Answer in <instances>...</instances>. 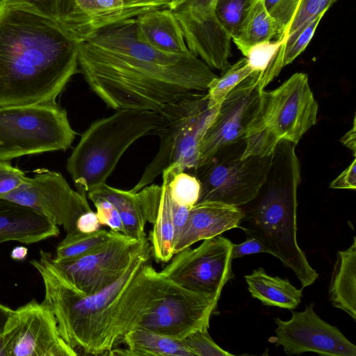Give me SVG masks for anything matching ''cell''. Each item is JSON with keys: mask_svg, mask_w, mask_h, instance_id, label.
Here are the masks:
<instances>
[{"mask_svg": "<svg viewBox=\"0 0 356 356\" xmlns=\"http://www.w3.org/2000/svg\"><path fill=\"white\" fill-rule=\"evenodd\" d=\"M28 254V249L24 246H17L10 252V257L16 261L24 260Z\"/></svg>", "mask_w": 356, "mask_h": 356, "instance_id": "f6af8a7d", "label": "cell"}, {"mask_svg": "<svg viewBox=\"0 0 356 356\" xmlns=\"http://www.w3.org/2000/svg\"><path fill=\"white\" fill-rule=\"evenodd\" d=\"M76 136L56 103L0 107V161L66 150Z\"/></svg>", "mask_w": 356, "mask_h": 356, "instance_id": "ba28073f", "label": "cell"}, {"mask_svg": "<svg viewBox=\"0 0 356 356\" xmlns=\"http://www.w3.org/2000/svg\"><path fill=\"white\" fill-rule=\"evenodd\" d=\"M318 110L307 74L295 73L278 88L262 90L258 112L244 138L241 158L270 154L281 140L297 145L316 124Z\"/></svg>", "mask_w": 356, "mask_h": 356, "instance_id": "8992f818", "label": "cell"}, {"mask_svg": "<svg viewBox=\"0 0 356 356\" xmlns=\"http://www.w3.org/2000/svg\"><path fill=\"white\" fill-rule=\"evenodd\" d=\"M279 29L266 10L262 0H257L248 12L237 33L232 38L243 55L252 46L277 40Z\"/></svg>", "mask_w": 356, "mask_h": 356, "instance_id": "484cf974", "label": "cell"}, {"mask_svg": "<svg viewBox=\"0 0 356 356\" xmlns=\"http://www.w3.org/2000/svg\"><path fill=\"white\" fill-rule=\"evenodd\" d=\"M255 72L245 57L230 65L222 76H217L210 83L207 91L209 105H220L235 86Z\"/></svg>", "mask_w": 356, "mask_h": 356, "instance_id": "f1b7e54d", "label": "cell"}, {"mask_svg": "<svg viewBox=\"0 0 356 356\" xmlns=\"http://www.w3.org/2000/svg\"><path fill=\"white\" fill-rule=\"evenodd\" d=\"M217 0H179L172 10L181 29L202 27L213 29L220 24L215 13Z\"/></svg>", "mask_w": 356, "mask_h": 356, "instance_id": "4316f807", "label": "cell"}, {"mask_svg": "<svg viewBox=\"0 0 356 356\" xmlns=\"http://www.w3.org/2000/svg\"><path fill=\"white\" fill-rule=\"evenodd\" d=\"M261 252L272 254L270 250L261 241L255 237H247L244 242L239 244H233L232 257V259H236Z\"/></svg>", "mask_w": 356, "mask_h": 356, "instance_id": "74e56055", "label": "cell"}, {"mask_svg": "<svg viewBox=\"0 0 356 356\" xmlns=\"http://www.w3.org/2000/svg\"><path fill=\"white\" fill-rule=\"evenodd\" d=\"M177 1H179V0H176L175 2ZM175 2H174V3H175ZM171 6H172V5H171Z\"/></svg>", "mask_w": 356, "mask_h": 356, "instance_id": "c3c4849f", "label": "cell"}, {"mask_svg": "<svg viewBox=\"0 0 356 356\" xmlns=\"http://www.w3.org/2000/svg\"><path fill=\"white\" fill-rule=\"evenodd\" d=\"M251 296L266 306L293 309L300 303L302 289L295 287L288 279L273 277L262 268L245 276Z\"/></svg>", "mask_w": 356, "mask_h": 356, "instance_id": "cb8c5ba5", "label": "cell"}, {"mask_svg": "<svg viewBox=\"0 0 356 356\" xmlns=\"http://www.w3.org/2000/svg\"><path fill=\"white\" fill-rule=\"evenodd\" d=\"M232 245L220 235L203 240L195 248L188 247L175 254L159 273L186 289L219 298L225 284L234 277Z\"/></svg>", "mask_w": 356, "mask_h": 356, "instance_id": "4fadbf2b", "label": "cell"}, {"mask_svg": "<svg viewBox=\"0 0 356 356\" xmlns=\"http://www.w3.org/2000/svg\"><path fill=\"white\" fill-rule=\"evenodd\" d=\"M355 115L353 118L352 128L346 132L340 139V142L347 148L350 149L354 157L356 153V129H355Z\"/></svg>", "mask_w": 356, "mask_h": 356, "instance_id": "7bdbcfd3", "label": "cell"}, {"mask_svg": "<svg viewBox=\"0 0 356 356\" xmlns=\"http://www.w3.org/2000/svg\"><path fill=\"white\" fill-rule=\"evenodd\" d=\"M112 230L100 229L92 233H83L79 230L67 233L58 244L56 261H64L81 257L106 242L112 236Z\"/></svg>", "mask_w": 356, "mask_h": 356, "instance_id": "83f0119b", "label": "cell"}, {"mask_svg": "<svg viewBox=\"0 0 356 356\" xmlns=\"http://www.w3.org/2000/svg\"><path fill=\"white\" fill-rule=\"evenodd\" d=\"M125 348H114L107 355L195 356L183 339L173 338L142 327H134L122 337Z\"/></svg>", "mask_w": 356, "mask_h": 356, "instance_id": "7402d4cb", "label": "cell"}, {"mask_svg": "<svg viewBox=\"0 0 356 356\" xmlns=\"http://www.w3.org/2000/svg\"><path fill=\"white\" fill-rule=\"evenodd\" d=\"M78 62L91 90L109 108L160 112L206 92L218 76L193 54L159 51L136 36V17L107 26L79 43Z\"/></svg>", "mask_w": 356, "mask_h": 356, "instance_id": "6da1fadb", "label": "cell"}, {"mask_svg": "<svg viewBox=\"0 0 356 356\" xmlns=\"http://www.w3.org/2000/svg\"><path fill=\"white\" fill-rule=\"evenodd\" d=\"M59 234L58 226L34 210L0 199V245L8 241L30 245Z\"/></svg>", "mask_w": 356, "mask_h": 356, "instance_id": "ffe728a7", "label": "cell"}, {"mask_svg": "<svg viewBox=\"0 0 356 356\" xmlns=\"http://www.w3.org/2000/svg\"><path fill=\"white\" fill-rule=\"evenodd\" d=\"M289 321L274 319L275 335L269 341L282 346L289 355L313 352L326 356H355L356 346L336 327L321 319L314 311V303L302 312L291 309Z\"/></svg>", "mask_w": 356, "mask_h": 356, "instance_id": "2e32d148", "label": "cell"}, {"mask_svg": "<svg viewBox=\"0 0 356 356\" xmlns=\"http://www.w3.org/2000/svg\"><path fill=\"white\" fill-rule=\"evenodd\" d=\"M243 217L240 207L207 201L193 206L185 226L174 245V254L194 243L213 238L233 228H238Z\"/></svg>", "mask_w": 356, "mask_h": 356, "instance_id": "d6986e66", "label": "cell"}, {"mask_svg": "<svg viewBox=\"0 0 356 356\" xmlns=\"http://www.w3.org/2000/svg\"><path fill=\"white\" fill-rule=\"evenodd\" d=\"M260 75L255 72L248 76L222 101L201 143L197 168L225 147L244 140L259 108Z\"/></svg>", "mask_w": 356, "mask_h": 356, "instance_id": "9a60e30c", "label": "cell"}, {"mask_svg": "<svg viewBox=\"0 0 356 356\" xmlns=\"http://www.w3.org/2000/svg\"><path fill=\"white\" fill-rule=\"evenodd\" d=\"M96 212L90 210L82 213L77 219L76 229L83 233H92L101 229Z\"/></svg>", "mask_w": 356, "mask_h": 356, "instance_id": "b9f144b4", "label": "cell"}, {"mask_svg": "<svg viewBox=\"0 0 356 356\" xmlns=\"http://www.w3.org/2000/svg\"><path fill=\"white\" fill-rule=\"evenodd\" d=\"M169 182L171 200L181 206L191 208L197 203L200 194V183L196 176L183 171L173 165Z\"/></svg>", "mask_w": 356, "mask_h": 356, "instance_id": "f546056e", "label": "cell"}, {"mask_svg": "<svg viewBox=\"0 0 356 356\" xmlns=\"http://www.w3.org/2000/svg\"><path fill=\"white\" fill-rule=\"evenodd\" d=\"M300 181L298 159L275 156L257 196L239 207L243 217L238 228L247 237H255L268 247L272 255L293 271L303 289L314 284L318 274L297 242V190Z\"/></svg>", "mask_w": 356, "mask_h": 356, "instance_id": "277c9868", "label": "cell"}, {"mask_svg": "<svg viewBox=\"0 0 356 356\" xmlns=\"http://www.w3.org/2000/svg\"><path fill=\"white\" fill-rule=\"evenodd\" d=\"M147 239L139 241L113 231L106 242L81 257L56 261L52 255L51 260L76 291L91 295L116 282Z\"/></svg>", "mask_w": 356, "mask_h": 356, "instance_id": "8fae6325", "label": "cell"}, {"mask_svg": "<svg viewBox=\"0 0 356 356\" xmlns=\"http://www.w3.org/2000/svg\"><path fill=\"white\" fill-rule=\"evenodd\" d=\"M244 140L227 146L198 168L200 183L198 202L215 201L241 207L252 200L265 181L273 153L241 158Z\"/></svg>", "mask_w": 356, "mask_h": 356, "instance_id": "9c48e42d", "label": "cell"}, {"mask_svg": "<svg viewBox=\"0 0 356 356\" xmlns=\"http://www.w3.org/2000/svg\"><path fill=\"white\" fill-rule=\"evenodd\" d=\"M0 356H6V354L2 348L1 339H0Z\"/></svg>", "mask_w": 356, "mask_h": 356, "instance_id": "7dc6e473", "label": "cell"}, {"mask_svg": "<svg viewBox=\"0 0 356 356\" xmlns=\"http://www.w3.org/2000/svg\"><path fill=\"white\" fill-rule=\"evenodd\" d=\"M24 172L7 161H0V199L20 187L27 179Z\"/></svg>", "mask_w": 356, "mask_h": 356, "instance_id": "d590c367", "label": "cell"}, {"mask_svg": "<svg viewBox=\"0 0 356 356\" xmlns=\"http://www.w3.org/2000/svg\"><path fill=\"white\" fill-rule=\"evenodd\" d=\"M171 165L162 172L161 200L156 218L149 238L152 257L156 262L167 263L174 256L175 229L171 213L169 182L172 174Z\"/></svg>", "mask_w": 356, "mask_h": 356, "instance_id": "d4e9b609", "label": "cell"}, {"mask_svg": "<svg viewBox=\"0 0 356 356\" xmlns=\"http://www.w3.org/2000/svg\"><path fill=\"white\" fill-rule=\"evenodd\" d=\"M283 41L270 40L256 44L250 47L243 56L251 67L261 75L276 55Z\"/></svg>", "mask_w": 356, "mask_h": 356, "instance_id": "836d02e7", "label": "cell"}, {"mask_svg": "<svg viewBox=\"0 0 356 356\" xmlns=\"http://www.w3.org/2000/svg\"><path fill=\"white\" fill-rule=\"evenodd\" d=\"M330 188L353 189L356 188V159L355 157L350 164L330 184Z\"/></svg>", "mask_w": 356, "mask_h": 356, "instance_id": "f35d334b", "label": "cell"}, {"mask_svg": "<svg viewBox=\"0 0 356 356\" xmlns=\"http://www.w3.org/2000/svg\"><path fill=\"white\" fill-rule=\"evenodd\" d=\"M139 15L122 0H55L53 17L80 43L107 26Z\"/></svg>", "mask_w": 356, "mask_h": 356, "instance_id": "e0dca14e", "label": "cell"}, {"mask_svg": "<svg viewBox=\"0 0 356 356\" xmlns=\"http://www.w3.org/2000/svg\"><path fill=\"white\" fill-rule=\"evenodd\" d=\"M183 340L195 356L233 355L214 342L208 332V328L197 330Z\"/></svg>", "mask_w": 356, "mask_h": 356, "instance_id": "e575fe53", "label": "cell"}, {"mask_svg": "<svg viewBox=\"0 0 356 356\" xmlns=\"http://www.w3.org/2000/svg\"><path fill=\"white\" fill-rule=\"evenodd\" d=\"M51 257V253L40 250L39 258L30 264L41 276L42 302L51 310L61 337L77 353L107 355L111 350L109 329L119 301L142 266L152 258L149 239L116 282L91 295L76 291Z\"/></svg>", "mask_w": 356, "mask_h": 356, "instance_id": "3957f363", "label": "cell"}, {"mask_svg": "<svg viewBox=\"0 0 356 356\" xmlns=\"http://www.w3.org/2000/svg\"><path fill=\"white\" fill-rule=\"evenodd\" d=\"M12 309L0 302V335L7 318L12 312Z\"/></svg>", "mask_w": 356, "mask_h": 356, "instance_id": "bcb514c9", "label": "cell"}, {"mask_svg": "<svg viewBox=\"0 0 356 356\" xmlns=\"http://www.w3.org/2000/svg\"><path fill=\"white\" fill-rule=\"evenodd\" d=\"M127 6L137 11L140 15L156 9L170 8L176 0H122Z\"/></svg>", "mask_w": 356, "mask_h": 356, "instance_id": "ab89813d", "label": "cell"}, {"mask_svg": "<svg viewBox=\"0 0 356 356\" xmlns=\"http://www.w3.org/2000/svg\"><path fill=\"white\" fill-rule=\"evenodd\" d=\"M136 36L140 42L165 54H191L179 22L170 8L150 10L136 17Z\"/></svg>", "mask_w": 356, "mask_h": 356, "instance_id": "44dd1931", "label": "cell"}, {"mask_svg": "<svg viewBox=\"0 0 356 356\" xmlns=\"http://www.w3.org/2000/svg\"><path fill=\"white\" fill-rule=\"evenodd\" d=\"M329 299L334 307L340 309L356 321V238L344 250H339L334 265Z\"/></svg>", "mask_w": 356, "mask_h": 356, "instance_id": "603a6c76", "label": "cell"}, {"mask_svg": "<svg viewBox=\"0 0 356 356\" xmlns=\"http://www.w3.org/2000/svg\"><path fill=\"white\" fill-rule=\"evenodd\" d=\"M161 122L159 112L134 109L118 110L92 122L67 162L76 191L87 197L88 192L106 184L129 146L153 134Z\"/></svg>", "mask_w": 356, "mask_h": 356, "instance_id": "5b68a950", "label": "cell"}, {"mask_svg": "<svg viewBox=\"0 0 356 356\" xmlns=\"http://www.w3.org/2000/svg\"><path fill=\"white\" fill-rule=\"evenodd\" d=\"M92 202L100 224L108 226L110 230L123 234L124 225L117 208L105 199H96Z\"/></svg>", "mask_w": 356, "mask_h": 356, "instance_id": "8d00e7d4", "label": "cell"}, {"mask_svg": "<svg viewBox=\"0 0 356 356\" xmlns=\"http://www.w3.org/2000/svg\"><path fill=\"white\" fill-rule=\"evenodd\" d=\"M161 193V187L156 184L147 185L134 193L103 184L88 192L87 198L91 201L105 199L111 202L122 218L123 234L140 241L147 238L146 223L153 224L156 218Z\"/></svg>", "mask_w": 356, "mask_h": 356, "instance_id": "ac0fdd59", "label": "cell"}, {"mask_svg": "<svg viewBox=\"0 0 356 356\" xmlns=\"http://www.w3.org/2000/svg\"><path fill=\"white\" fill-rule=\"evenodd\" d=\"M0 339L6 356L79 355L61 337L51 310L35 299L12 310Z\"/></svg>", "mask_w": 356, "mask_h": 356, "instance_id": "7c38bea8", "label": "cell"}, {"mask_svg": "<svg viewBox=\"0 0 356 356\" xmlns=\"http://www.w3.org/2000/svg\"><path fill=\"white\" fill-rule=\"evenodd\" d=\"M270 15L279 29L278 41L284 39L285 33L298 9L300 0H262Z\"/></svg>", "mask_w": 356, "mask_h": 356, "instance_id": "d6a6232c", "label": "cell"}, {"mask_svg": "<svg viewBox=\"0 0 356 356\" xmlns=\"http://www.w3.org/2000/svg\"><path fill=\"white\" fill-rule=\"evenodd\" d=\"M218 300L212 294L186 289L164 277L153 302L133 328L184 339L197 330L209 328Z\"/></svg>", "mask_w": 356, "mask_h": 356, "instance_id": "30bf717a", "label": "cell"}, {"mask_svg": "<svg viewBox=\"0 0 356 356\" xmlns=\"http://www.w3.org/2000/svg\"><path fill=\"white\" fill-rule=\"evenodd\" d=\"M336 1L300 0L296 14L285 33L283 40L314 17L321 14H325Z\"/></svg>", "mask_w": 356, "mask_h": 356, "instance_id": "1f68e13d", "label": "cell"}, {"mask_svg": "<svg viewBox=\"0 0 356 356\" xmlns=\"http://www.w3.org/2000/svg\"><path fill=\"white\" fill-rule=\"evenodd\" d=\"M220 105H209L206 92L185 98L161 110L159 112L161 122L153 132V135L160 138L159 150L130 191L138 192L173 165L195 175L201 143Z\"/></svg>", "mask_w": 356, "mask_h": 356, "instance_id": "52a82bcc", "label": "cell"}, {"mask_svg": "<svg viewBox=\"0 0 356 356\" xmlns=\"http://www.w3.org/2000/svg\"><path fill=\"white\" fill-rule=\"evenodd\" d=\"M78 46L54 17L0 0V107L56 103L77 72Z\"/></svg>", "mask_w": 356, "mask_h": 356, "instance_id": "7a4b0ae2", "label": "cell"}, {"mask_svg": "<svg viewBox=\"0 0 356 356\" xmlns=\"http://www.w3.org/2000/svg\"><path fill=\"white\" fill-rule=\"evenodd\" d=\"M24 1L53 17L55 0H19Z\"/></svg>", "mask_w": 356, "mask_h": 356, "instance_id": "ee69618b", "label": "cell"}, {"mask_svg": "<svg viewBox=\"0 0 356 356\" xmlns=\"http://www.w3.org/2000/svg\"><path fill=\"white\" fill-rule=\"evenodd\" d=\"M171 213L175 229V243L180 236L186 222L191 208L179 205L170 198Z\"/></svg>", "mask_w": 356, "mask_h": 356, "instance_id": "60d3db41", "label": "cell"}, {"mask_svg": "<svg viewBox=\"0 0 356 356\" xmlns=\"http://www.w3.org/2000/svg\"><path fill=\"white\" fill-rule=\"evenodd\" d=\"M257 0H217L215 13L220 23L234 37Z\"/></svg>", "mask_w": 356, "mask_h": 356, "instance_id": "4dcf8cb0", "label": "cell"}, {"mask_svg": "<svg viewBox=\"0 0 356 356\" xmlns=\"http://www.w3.org/2000/svg\"><path fill=\"white\" fill-rule=\"evenodd\" d=\"M3 199L34 210L67 234L77 231L79 217L92 210L87 197L72 189L60 172L46 169L37 170Z\"/></svg>", "mask_w": 356, "mask_h": 356, "instance_id": "5bb4252c", "label": "cell"}]
</instances>
